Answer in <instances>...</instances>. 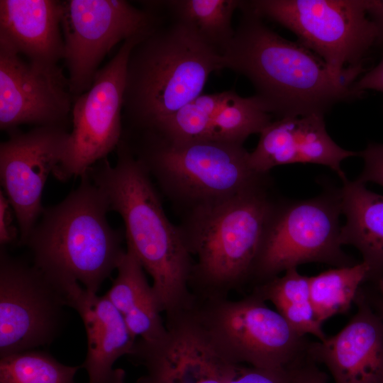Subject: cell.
<instances>
[{"instance_id":"6da1fadb","label":"cell","mask_w":383,"mask_h":383,"mask_svg":"<svg viewBox=\"0 0 383 383\" xmlns=\"http://www.w3.org/2000/svg\"><path fill=\"white\" fill-rule=\"evenodd\" d=\"M239 9L238 26L221 54L222 67L245 77L270 114L277 119L324 116L336 104L361 96L353 84L363 65L336 73L316 54L267 26L247 1Z\"/></svg>"},{"instance_id":"7a4b0ae2","label":"cell","mask_w":383,"mask_h":383,"mask_svg":"<svg viewBox=\"0 0 383 383\" xmlns=\"http://www.w3.org/2000/svg\"><path fill=\"white\" fill-rule=\"evenodd\" d=\"M112 166L104 158L85 172L104 193L110 210L125 224V238L143 269L152 278L161 311L170 315L187 307L194 266L178 226L171 223L145 166L121 140Z\"/></svg>"},{"instance_id":"3957f363","label":"cell","mask_w":383,"mask_h":383,"mask_svg":"<svg viewBox=\"0 0 383 383\" xmlns=\"http://www.w3.org/2000/svg\"><path fill=\"white\" fill-rule=\"evenodd\" d=\"M157 11L160 19L128 57L123 132L151 128L201 94L210 74L223 69L216 49L191 27Z\"/></svg>"},{"instance_id":"277c9868","label":"cell","mask_w":383,"mask_h":383,"mask_svg":"<svg viewBox=\"0 0 383 383\" xmlns=\"http://www.w3.org/2000/svg\"><path fill=\"white\" fill-rule=\"evenodd\" d=\"M81 178L61 202L44 208L23 243L31 250L33 265L64 296L77 284L96 294L126 251L125 232L108 223L111 210L104 193L87 173Z\"/></svg>"},{"instance_id":"5b68a950","label":"cell","mask_w":383,"mask_h":383,"mask_svg":"<svg viewBox=\"0 0 383 383\" xmlns=\"http://www.w3.org/2000/svg\"><path fill=\"white\" fill-rule=\"evenodd\" d=\"M130 148L182 213L271 182L255 172L243 145L174 141L145 131L126 132Z\"/></svg>"},{"instance_id":"8992f818","label":"cell","mask_w":383,"mask_h":383,"mask_svg":"<svg viewBox=\"0 0 383 383\" xmlns=\"http://www.w3.org/2000/svg\"><path fill=\"white\" fill-rule=\"evenodd\" d=\"M270 185L182 213L177 226L189 253L197 258L191 281L226 288L252 277L280 202L272 196Z\"/></svg>"},{"instance_id":"52a82bcc","label":"cell","mask_w":383,"mask_h":383,"mask_svg":"<svg viewBox=\"0 0 383 383\" xmlns=\"http://www.w3.org/2000/svg\"><path fill=\"white\" fill-rule=\"evenodd\" d=\"M340 189L306 200L280 201L266 233L252 277L260 282L308 262L335 267L356 262L342 250Z\"/></svg>"},{"instance_id":"ba28073f","label":"cell","mask_w":383,"mask_h":383,"mask_svg":"<svg viewBox=\"0 0 383 383\" xmlns=\"http://www.w3.org/2000/svg\"><path fill=\"white\" fill-rule=\"evenodd\" d=\"M248 6L262 18L294 33L298 43L333 72L363 65L376 41L365 0H252Z\"/></svg>"},{"instance_id":"9c48e42d","label":"cell","mask_w":383,"mask_h":383,"mask_svg":"<svg viewBox=\"0 0 383 383\" xmlns=\"http://www.w3.org/2000/svg\"><path fill=\"white\" fill-rule=\"evenodd\" d=\"M143 5L139 9L125 0L62 1L63 60L74 99L90 88L116 44L148 33L158 21L160 13Z\"/></svg>"},{"instance_id":"30bf717a","label":"cell","mask_w":383,"mask_h":383,"mask_svg":"<svg viewBox=\"0 0 383 383\" xmlns=\"http://www.w3.org/2000/svg\"><path fill=\"white\" fill-rule=\"evenodd\" d=\"M147 33L123 42L116 54L98 70L90 88L74 99L72 130L64 157L52 172L57 179L82 176L117 148L123 134L128 57L133 48Z\"/></svg>"},{"instance_id":"8fae6325","label":"cell","mask_w":383,"mask_h":383,"mask_svg":"<svg viewBox=\"0 0 383 383\" xmlns=\"http://www.w3.org/2000/svg\"><path fill=\"white\" fill-rule=\"evenodd\" d=\"M199 317L217 345L235 363L287 369L306 355L309 340L254 294L218 304Z\"/></svg>"},{"instance_id":"7c38bea8","label":"cell","mask_w":383,"mask_h":383,"mask_svg":"<svg viewBox=\"0 0 383 383\" xmlns=\"http://www.w3.org/2000/svg\"><path fill=\"white\" fill-rule=\"evenodd\" d=\"M63 294L34 265L0 253V357L50 344L64 323Z\"/></svg>"},{"instance_id":"4fadbf2b","label":"cell","mask_w":383,"mask_h":383,"mask_svg":"<svg viewBox=\"0 0 383 383\" xmlns=\"http://www.w3.org/2000/svg\"><path fill=\"white\" fill-rule=\"evenodd\" d=\"M9 133V139L0 145L1 183L23 244L43 212L45 184L64 157L70 133L66 127L56 126Z\"/></svg>"},{"instance_id":"5bb4252c","label":"cell","mask_w":383,"mask_h":383,"mask_svg":"<svg viewBox=\"0 0 383 383\" xmlns=\"http://www.w3.org/2000/svg\"><path fill=\"white\" fill-rule=\"evenodd\" d=\"M74 97L59 66L35 65L0 45V128L23 124L66 127Z\"/></svg>"},{"instance_id":"9a60e30c","label":"cell","mask_w":383,"mask_h":383,"mask_svg":"<svg viewBox=\"0 0 383 383\" xmlns=\"http://www.w3.org/2000/svg\"><path fill=\"white\" fill-rule=\"evenodd\" d=\"M170 321L162 340L139 349L153 383H228L240 364L217 345L199 316L181 312Z\"/></svg>"},{"instance_id":"2e32d148","label":"cell","mask_w":383,"mask_h":383,"mask_svg":"<svg viewBox=\"0 0 383 383\" xmlns=\"http://www.w3.org/2000/svg\"><path fill=\"white\" fill-rule=\"evenodd\" d=\"M362 287L354 303L357 312L348 324L335 335L307 345L306 357L323 364L335 383H383V321Z\"/></svg>"},{"instance_id":"e0dca14e","label":"cell","mask_w":383,"mask_h":383,"mask_svg":"<svg viewBox=\"0 0 383 383\" xmlns=\"http://www.w3.org/2000/svg\"><path fill=\"white\" fill-rule=\"evenodd\" d=\"M323 116L312 114L272 121L250 152L251 167L258 173L269 174L279 165L313 163L328 167L343 182L347 179L341 162L358 156V152L342 148L331 138Z\"/></svg>"},{"instance_id":"ac0fdd59","label":"cell","mask_w":383,"mask_h":383,"mask_svg":"<svg viewBox=\"0 0 383 383\" xmlns=\"http://www.w3.org/2000/svg\"><path fill=\"white\" fill-rule=\"evenodd\" d=\"M67 305L79 314L87 333V351L82 367L88 383H124L125 372L115 369L116 361L131 354L135 344L123 314L104 295L87 291L81 285L67 295Z\"/></svg>"},{"instance_id":"d6986e66","label":"cell","mask_w":383,"mask_h":383,"mask_svg":"<svg viewBox=\"0 0 383 383\" xmlns=\"http://www.w3.org/2000/svg\"><path fill=\"white\" fill-rule=\"evenodd\" d=\"M62 1L1 0L0 45L43 67L58 66L65 45Z\"/></svg>"},{"instance_id":"ffe728a7","label":"cell","mask_w":383,"mask_h":383,"mask_svg":"<svg viewBox=\"0 0 383 383\" xmlns=\"http://www.w3.org/2000/svg\"><path fill=\"white\" fill-rule=\"evenodd\" d=\"M342 213L346 221L340 243L356 248L370 267L367 284L383 294V195L369 190L357 179L343 182Z\"/></svg>"},{"instance_id":"44dd1931","label":"cell","mask_w":383,"mask_h":383,"mask_svg":"<svg viewBox=\"0 0 383 383\" xmlns=\"http://www.w3.org/2000/svg\"><path fill=\"white\" fill-rule=\"evenodd\" d=\"M254 294L263 301H270L277 311L299 335L311 334L318 340L327 338L314 313L309 277L299 274L296 268L285 271L282 277L277 276L262 282L255 288Z\"/></svg>"},{"instance_id":"7402d4cb","label":"cell","mask_w":383,"mask_h":383,"mask_svg":"<svg viewBox=\"0 0 383 383\" xmlns=\"http://www.w3.org/2000/svg\"><path fill=\"white\" fill-rule=\"evenodd\" d=\"M150 2L169 17L191 27L221 54L235 34L232 18L235 11L239 9L241 1L165 0Z\"/></svg>"},{"instance_id":"603a6c76","label":"cell","mask_w":383,"mask_h":383,"mask_svg":"<svg viewBox=\"0 0 383 383\" xmlns=\"http://www.w3.org/2000/svg\"><path fill=\"white\" fill-rule=\"evenodd\" d=\"M370 267L363 261L334 267L309 277L311 303L318 321L347 313L360 287L367 283Z\"/></svg>"},{"instance_id":"cb8c5ba5","label":"cell","mask_w":383,"mask_h":383,"mask_svg":"<svg viewBox=\"0 0 383 383\" xmlns=\"http://www.w3.org/2000/svg\"><path fill=\"white\" fill-rule=\"evenodd\" d=\"M235 94L234 90L202 93L151 128L137 131L152 133L174 141H208L215 116Z\"/></svg>"},{"instance_id":"d4e9b609","label":"cell","mask_w":383,"mask_h":383,"mask_svg":"<svg viewBox=\"0 0 383 383\" xmlns=\"http://www.w3.org/2000/svg\"><path fill=\"white\" fill-rule=\"evenodd\" d=\"M271 122V114L254 95L242 97L236 93L215 116L208 141L243 145L250 135L260 134Z\"/></svg>"},{"instance_id":"484cf974","label":"cell","mask_w":383,"mask_h":383,"mask_svg":"<svg viewBox=\"0 0 383 383\" xmlns=\"http://www.w3.org/2000/svg\"><path fill=\"white\" fill-rule=\"evenodd\" d=\"M79 368L30 350L0 357V383H75Z\"/></svg>"},{"instance_id":"4316f807","label":"cell","mask_w":383,"mask_h":383,"mask_svg":"<svg viewBox=\"0 0 383 383\" xmlns=\"http://www.w3.org/2000/svg\"><path fill=\"white\" fill-rule=\"evenodd\" d=\"M116 270L117 277L105 296L124 315L154 294L145 270L130 248H127Z\"/></svg>"},{"instance_id":"83f0119b","label":"cell","mask_w":383,"mask_h":383,"mask_svg":"<svg viewBox=\"0 0 383 383\" xmlns=\"http://www.w3.org/2000/svg\"><path fill=\"white\" fill-rule=\"evenodd\" d=\"M160 312L152 294L123 315L131 336L134 339L140 337L141 341L146 343H154L163 339L167 328L163 325Z\"/></svg>"},{"instance_id":"f1b7e54d","label":"cell","mask_w":383,"mask_h":383,"mask_svg":"<svg viewBox=\"0 0 383 383\" xmlns=\"http://www.w3.org/2000/svg\"><path fill=\"white\" fill-rule=\"evenodd\" d=\"M228 383H292L288 369H263L240 364Z\"/></svg>"},{"instance_id":"f546056e","label":"cell","mask_w":383,"mask_h":383,"mask_svg":"<svg viewBox=\"0 0 383 383\" xmlns=\"http://www.w3.org/2000/svg\"><path fill=\"white\" fill-rule=\"evenodd\" d=\"M358 156L363 159L364 167L357 179L383 187V144L369 143L365 150L358 152Z\"/></svg>"},{"instance_id":"4dcf8cb0","label":"cell","mask_w":383,"mask_h":383,"mask_svg":"<svg viewBox=\"0 0 383 383\" xmlns=\"http://www.w3.org/2000/svg\"><path fill=\"white\" fill-rule=\"evenodd\" d=\"M292 383H327V376L306 355L288 368Z\"/></svg>"},{"instance_id":"1f68e13d","label":"cell","mask_w":383,"mask_h":383,"mask_svg":"<svg viewBox=\"0 0 383 383\" xmlns=\"http://www.w3.org/2000/svg\"><path fill=\"white\" fill-rule=\"evenodd\" d=\"M13 209L3 191L0 192V243L4 246L12 243L18 231L13 224Z\"/></svg>"},{"instance_id":"d6a6232c","label":"cell","mask_w":383,"mask_h":383,"mask_svg":"<svg viewBox=\"0 0 383 383\" xmlns=\"http://www.w3.org/2000/svg\"><path fill=\"white\" fill-rule=\"evenodd\" d=\"M353 88L362 94L369 89L383 94V57L378 65L356 80Z\"/></svg>"},{"instance_id":"836d02e7","label":"cell","mask_w":383,"mask_h":383,"mask_svg":"<svg viewBox=\"0 0 383 383\" xmlns=\"http://www.w3.org/2000/svg\"><path fill=\"white\" fill-rule=\"evenodd\" d=\"M367 15L376 31V46H383V0H365Z\"/></svg>"},{"instance_id":"e575fe53","label":"cell","mask_w":383,"mask_h":383,"mask_svg":"<svg viewBox=\"0 0 383 383\" xmlns=\"http://www.w3.org/2000/svg\"><path fill=\"white\" fill-rule=\"evenodd\" d=\"M362 289L372 308L383 321V294L370 284L362 285Z\"/></svg>"}]
</instances>
